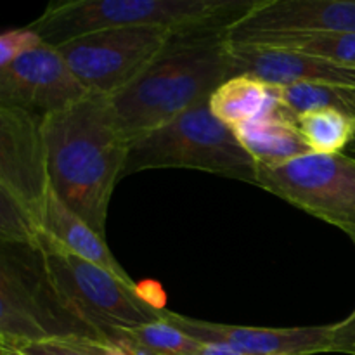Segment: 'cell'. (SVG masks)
I'll return each instance as SVG.
<instances>
[{"mask_svg":"<svg viewBox=\"0 0 355 355\" xmlns=\"http://www.w3.org/2000/svg\"><path fill=\"white\" fill-rule=\"evenodd\" d=\"M7 347H12L24 355H127L114 343L87 335L54 336L40 342Z\"/></svg>","mask_w":355,"mask_h":355,"instance_id":"obj_21","label":"cell"},{"mask_svg":"<svg viewBox=\"0 0 355 355\" xmlns=\"http://www.w3.org/2000/svg\"><path fill=\"white\" fill-rule=\"evenodd\" d=\"M211 23L224 24L201 0H52L28 28L59 47L113 28L163 26L179 31Z\"/></svg>","mask_w":355,"mask_h":355,"instance_id":"obj_7","label":"cell"},{"mask_svg":"<svg viewBox=\"0 0 355 355\" xmlns=\"http://www.w3.org/2000/svg\"><path fill=\"white\" fill-rule=\"evenodd\" d=\"M314 31H355V0H272L224 26L229 44Z\"/></svg>","mask_w":355,"mask_h":355,"instance_id":"obj_11","label":"cell"},{"mask_svg":"<svg viewBox=\"0 0 355 355\" xmlns=\"http://www.w3.org/2000/svg\"><path fill=\"white\" fill-rule=\"evenodd\" d=\"M175 33L163 26L113 28L73 38L58 49L87 92L113 97L142 75Z\"/></svg>","mask_w":355,"mask_h":355,"instance_id":"obj_9","label":"cell"},{"mask_svg":"<svg viewBox=\"0 0 355 355\" xmlns=\"http://www.w3.org/2000/svg\"><path fill=\"white\" fill-rule=\"evenodd\" d=\"M201 2L227 26L231 21L238 19L243 14L266 6L272 0H201Z\"/></svg>","mask_w":355,"mask_h":355,"instance_id":"obj_23","label":"cell"},{"mask_svg":"<svg viewBox=\"0 0 355 355\" xmlns=\"http://www.w3.org/2000/svg\"><path fill=\"white\" fill-rule=\"evenodd\" d=\"M0 355H24V354H21L19 350L12 349V347L0 345Z\"/></svg>","mask_w":355,"mask_h":355,"instance_id":"obj_27","label":"cell"},{"mask_svg":"<svg viewBox=\"0 0 355 355\" xmlns=\"http://www.w3.org/2000/svg\"><path fill=\"white\" fill-rule=\"evenodd\" d=\"M229 76L248 75L272 87L293 83L355 89V66L326 61L314 55L260 45H232L227 42Z\"/></svg>","mask_w":355,"mask_h":355,"instance_id":"obj_13","label":"cell"},{"mask_svg":"<svg viewBox=\"0 0 355 355\" xmlns=\"http://www.w3.org/2000/svg\"><path fill=\"white\" fill-rule=\"evenodd\" d=\"M54 193L104 238L114 186L123 177L128 139L110 97L89 92L42 118Z\"/></svg>","mask_w":355,"mask_h":355,"instance_id":"obj_1","label":"cell"},{"mask_svg":"<svg viewBox=\"0 0 355 355\" xmlns=\"http://www.w3.org/2000/svg\"><path fill=\"white\" fill-rule=\"evenodd\" d=\"M345 99H347V111L352 113L355 116V89H345Z\"/></svg>","mask_w":355,"mask_h":355,"instance_id":"obj_26","label":"cell"},{"mask_svg":"<svg viewBox=\"0 0 355 355\" xmlns=\"http://www.w3.org/2000/svg\"><path fill=\"white\" fill-rule=\"evenodd\" d=\"M232 45H260V47L284 49L300 54L314 55L326 61L355 66V31H314V33L270 35L255 38L245 44Z\"/></svg>","mask_w":355,"mask_h":355,"instance_id":"obj_17","label":"cell"},{"mask_svg":"<svg viewBox=\"0 0 355 355\" xmlns=\"http://www.w3.org/2000/svg\"><path fill=\"white\" fill-rule=\"evenodd\" d=\"M38 250L61 304L99 338L107 340L111 329L148 324L165 315V309L146 298L137 284L73 255L47 236L40 238Z\"/></svg>","mask_w":355,"mask_h":355,"instance_id":"obj_5","label":"cell"},{"mask_svg":"<svg viewBox=\"0 0 355 355\" xmlns=\"http://www.w3.org/2000/svg\"><path fill=\"white\" fill-rule=\"evenodd\" d=\"M354 245H355V239H354Z\"/></svg>","mask_w":355,"mask_h":355,"instance_id":"obj_28","label":"cell"},{"mask_svg":"<svg viewBox=\"0 0 355 355\" xmlns=\"http://www.w3.org/2000/svg\"><path fill=\"white\" fill-rule=\"evenodd\" d=\"M229 78L224 24L177 31L134 83L110 97L128 142L210 99Z\"/></svg>","mask_w":355,"mask_h":355,"instance_id":"obj_2","label":"cell"},{"mask_svg":"<svg viewBox=\"0 0 355 355\" xmlns=\"http://www.w3.org/2000/svg\"><path fill=\"white\" fill-rule=\"evenodd\" d=\"M165 318L191 338L222 343L243 355H315L329 354L331 324L298 328H259L220 324L165 311Z\"/></svg>","mask_w":355,"mask_h":355,"instance_id":"obj_12","label":"cell"},{"mask_svg":"<svg viewBox=\"0 0 355 355\" xmlns=\"http://www.w3.org/2000/svg\"><path fill=\"white\" fill-rule=\"evenodd\" d=\"M42 232H44L42 236H47L49 239L58 243L59 246L68 250L73 255L97 263V266L113 272L114 276L121 277L128 283H134L132 277L127 274V270L118 263L113 253L110 252L103 236L94 231L83 218H80L54 193V189H52L47 208H45Z\"/></svg>","mask_w":355,"mask_h":355,"instance_id":"obj_14","label":"cell"},{"mask_svg":"<svg viewBox=\"0 0 355 355\" xmlns=\"http://www.w3.org/2000/svg\"><path fill=\"white\" fill-rule=\"evenodd\" d=\"M208 104L211 113L232 128L281 107L277 87L267 85L248 75L224 80L214 90Z\"/></svg>","mask_w":355,"mask_h":355,"instance_id":"obj_16","label":"cell"},{"mask_svg":"<svg viewBox=\"0 0 355 355\" xmlns=\"http://www.w3.org/2000/svg\"><path fill=\"white\" fill-rule=\"evenodd\" d=\"M186 355H243L238 350L231 349L227 345H222V343H205L200 342V345L193 350V352Z\"/></svg>","mask_w":355,"mask_h":355,"instance_id":"obj_25","label":"cell"},{"mask_svg":"<svg viewBox=\"0 0 355 355\" xmlns=\"http://www.w3.org/2000/svg\"><path fill=\"white\" fill-rule=\"evenodd\" d=\"M234 130L243 148L259 165L283 163L311 153L298 130L297 121L283 106L272 113L238 125Z\"/></svg>","mask_w":355,"mask_h":355,"instance_id":"obj_15","label":"cell"},{"mask_svg":"<svg viewBox=\"0 0 355 355\" xmlns=\"http://www.w3.org/2000/svg\"><path fill=\"white\" fill-rule=\"evenodd\" d=\"M257 186L355 239V158L345 153H307L259 165Z\"/></svg>","mask_w":355,"mask_h":355,"instance_id":"obj_8","label":"cell"},{"mask_svg":"<svg viewBox=\"0 0 355 355\" xmlns=\"http://www.w3.org/2000/svg\"><path fill=\"white\" fill-rule=\"evenodd\" d=\"M116 329L123 331L125 335H128L135 342L148 347L149 350L158 355H186L200 345L198 340L191 338L186 333L180 331L165 315H163V319L148 322V324Z\"/></svg>","mask_w":355,"mask_h":355,"instance_id":"obj_20","label":"cell"},{"mask_svg":"<svg viewBox=\"0 0 355 355\" xmlns=\"http://www.w3.org/2000/svg\"><path fill=\"white\" fill-rule=\"evenodd\" d=\"M51 193L42 118L0 107V241L38 248Z\"/></svg>","mask_w":355,"mask_h":355,"instance_id":"obj_4","label":"cell"},{"mask_svg":"<svg viewBox=\"0 0 355 355\" xmlns=\"http://www.w3.org/2000/svg\"><path fill=\"white\" fill-rule=\"evenodd\" d=\"M329 354L355 355V309L349 318L331 324Z\"/></svg>","mask_w":355,"mask_h":355,"instance_id":"obj_24","label":"cell"},{"mask_svg":"<svg viewBox=\"0 0 355 355\" xmlns=\"http://www.w3.org/2000/svg\"><path fill=\"white\" fill-rule=\"evenodd\" d=\"M155 168L203 170L253 186L259 175V163L234 128L211 113L208 101L130 142L123 177Z\"/></svg>","mask_w":355,"mask_h":355,"instance_id":"obj_3","label":"cell"},{"mask_svg":"<svg viewBox=\"0 0 355 355\" xmlns=\"http://www.w3.org/2000/svg\"><path fill=\"white\" fill-rule=\"evenodd\" d=\"M311 153H342L355 142V116L349 111L324 107L295 118Z\"/></svg>","mask_w":355,"mask_h":355,"instance_id":"obj_18","label":"cell"},{"mask_svg":"<svg viewBox=\"0 0 355 355\" xmlns=\"http://www.w3.org/2000/svg\"><path fill=\"white\" fill-rule=\"evenodd\" d=\"M66 335L99 338L61 304L37 246L2 243L0 345H21Z\"/></svg>","mask_w":355,"mask_h":355,"instance_id":"obj_6","label":"cell"},{"mask_svg":"<svg viewBox=\"0 0 355 355\" xmlns=\"http://www.w3.org/2000/svg\"><path fill=\"white\" fill-rule=\"evenodd\" d=\"M42 38L28 26L9 30L0 37V66L7 64L28 49L40 44Z\"/></svg>","mask_w":355,"mask_h":355,"instance_id":"obj_22","label":"cell"},{"mask_svg":"<svg viewBox=\"0 0 355 355\" xmlns=\"http://www.w3.org/2000/svg\"><path fill=\"white\" fill-rule=\"evenodd\" d=\"M277 97L283 110L291 118L309 111L336 107L347 111L345 89L342 87L321 85V83H293V85L277 87Z\"/></svg>","mask_w":355,"mask_h":355,"instance_id":"obj_19","label":"cell"},{"mask_svg":"<svg viewBox=\"0 0 355 355\" xmlns=\"http://www.w3.org/2000/svg\"><path fill=\"white\" fill-rule=\"evenodd\" d=\"M87 94L59 49L44 40L0 66V107H16L44 118Z\"/></svg>","mask_w":355,"mask_h":355,"instance_id":"obj_10","label":"cell"}]
</instances>
